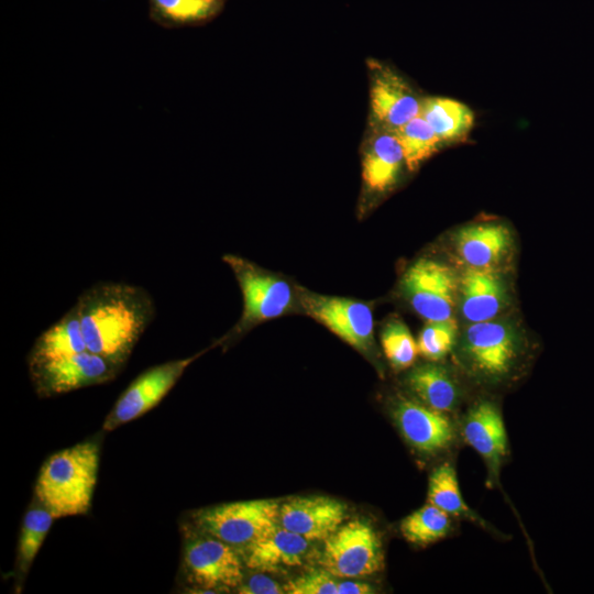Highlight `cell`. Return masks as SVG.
I'll return each instance as SVG.
<instances>
[{
  "mask_svg": "<svg viewBox=\"0 0 594 594\" xmlns=\"http://www.w3.org/2000/svg\"><path fill=\"white\" fill-rule=\"evenodd\" d=\"M237 592L242 594H282L285 593V590L270 576L254 574L243 581Z\"/></svg>",
  "mask_w": 594,
  "mask_h": 594,
  "instance_id": "31",
  "label": "cell"
},
{
  "mask_svg": "<svg viewBox=\"0 0 594 594\" xmlns=\"http://www.w3.org/2000/svg\"><path fill=\"white\" fill-rule=\"evenodd\" d=\"M280 504L273 499L224 503L198 510L197 528L235 549H244L278 524Z\"/></svg>",
  "mask_w": 594,
  "mask_h": 594,
  "instance_id": "5",
  "label": "cell"
},
{
  "mask_svg": "<svg viewBox=\"0 0 594 594\" xmlns=\"http://www.w3.org/2000/svg\"><path fill=\"white\" fill-rule=\"evenodd\" d=\"M222 260L239 284L243 310L238 322L217 344L233 341L265 321L301 312L298 287L288 279L239 255L226 254Z\"/></svg>",
  "mask_w": 594,
  "mask_h": 594,
  "instance_id": "3",
  "label": "cell"
},
{
  "mask_svg": "<svg viewBox=\"0 0 594 594\" xmlns=\"http://www.w3.org/2000/svg\"><path fill=\"white\" fill-rule=\"evenodd\" d=\"M420 116L444 146L465 142L475 123V114L468 105L448 97H424Z\"/></svg>",
  "mask_w": 594,
  "mask_h": 594,
  "instance_id": "21",
  "label": "cell"
},
{
  "mask_svg": "<svg viewBox=\"0 0 594 594\" xmlns=\"http://www.w3.org/2000/svg\"><path fill=\"white\" fill-rule=\"evenodd\" d=\"M406 384L415 399L437 411L449 414L460 406L462 393L458 381L436 362L414 367L406 376Z\"/></svg>",
  "mask_w": 594,
  "mask_h": 594,
  "instance_id": "20",
  "label": "cell"
},
{
  "mask_svg": "<svg viewBox=\"0 0 594 594\" xmlns=\"http://www.w3.org/2000/svg\"><path fill=\"white\" fill-rule=\"evenodd\" d=\"M374 592V587L365 582L354 581L353 579L338 581L337 594H370Z\"/></svg>",
  "mask_w": 594,
  "mask_h": 594,
  "instance_id": "32",
  "label": "cell"
},
{
  "mask_svg": "<svg viewBox=\"0 0 594 594\" xmlns=\"http://www.w3.org/2000/svg\"><path fill=\"white\" fill-rule=\"evenodd\" d=\"M405 155L407 170L416 172L422 163L438 153L443 143L419 114L396 131Z\"/></svg>",
  "mask_w": 594,
  "mask_h": 594,
  "instance_id": "27",
  "label": "cell"
},
{
  "mask_svg": "<svg viewBox=\"0 0 594 594\" xmlns=\"http://www.w3.org/2000/svg\"><path fill=\"white\" fill-rule=\"evenodd\" d=\"M346 505L322 495L294 497L279 506L278 522L309 541L324 540L346 517Z\"/></svg>",
  "mask_w": 594,
  "mask_h": 594,
  "instance_id": "15",
  "label": "cell"
},
{
  "mask_svg": "<svg viewBox=\"0 0 594 594\" xmlns=\"http://www.w3.org/2000/svg\"><path fill=\"white\" fill-rule=\"evenodd\" d=\"M207 350L152 366L136 376L114 403L105 419L102 430L112 431L154 408L174 387L185 370Z\"/></svg>",
  "mask_w": 594,
  "mask_h": 594,
  "instance_id": "11",
  "label": "cell"
},
{
  "mask_svg": "<svg viewBox=\"0 0 594 594\" xmlns=\"http://www.w3.org/2000/svg\"><path fill=\"white\" fill-rule=\"evenodd\" d=\"M458 326L454 319L444 321H426L417 339L419 354L430 361L444 359L454 348Z\"/></svg>",
  "mask_w": 594,
  "mask_h": 594,
  "instance_id": "29",
  "label": "cell"
},
{
  "mask_svg": "<svg viewBox=\"0 0 594 594\" xmlns=\"http://www.w3.org/2000/svg\"><path fill=\"white\" fill-rule=\"evenodd\" d=\"M384 355L396 371L410 367L419 354L417 340L413 337L407 324L400 319H392L380 334Z\"/></svg>",
  "mask_w": 594,
  "mask_h": 594,
  "instance_id": "28",
  "label": "cell"
},
{
  "mask_svg": "<svg viewBox=\"0 0 594 594\" xmlns=\"http://www.w3.org/2000/svg\"><path fill=\"white\" fill-rule=\"evenodd\" d=\"M321 564L337 579H358L382 570V541L373 526L355 518L323 540Z\"/></svg>",
  "mask_w": 594,
  "mask_h": 594,
  "instance_id": "6",
  "label": "cell"
},
{
  "mask_svg": "<svg viewBox=\"0 0 594 594\" xmlns=\"http://www.w3.org/2000/svg\"><path fill=\"white\" fill-rule=\"evenodd\" d=\"M522 342L509 322L488 320L470 323L460 340V358L477 381L501 384L515 373L522 358Z\"/></svg>",
  "mask_w": 594,
  "mask_h": 594,
  "instance_id": "4",
  "label": "cell"
},
{
  "mask_svg": "<svg viewBox=\"0 0 594 594\" xmlns=\"http://www.w3.org/2000/svg\"><path fill=\"white\" fill-rule=\"evenodd\" d=\"M309 540L284 528L279 522L243 549L245 566L261 572L300 565Z\"/></svg>",
  "mask_w": 594,
  "mask_h": 594,
  "instance_id": "19",
  "label": "cell"
},
{
  "mask_svg": "<svg viewBox=\"0 0 594 594\" xmlns=\"http://www.w3.org/2000/svg\"><path fill=\"white\" fill-rule=\"evenodd\" d=\"M184 565L190 582L205 593L238 590L244 581L245 564L238 550L206 534L186 542Z\"/></svg>",
  "mask_w": 594,
  "mask_h": 594,
  "instance_id": "10",
  "label": "cell"
},
{
  "mask_svg": "<svg viewBox=\"0 0 594 594\" xmlns=\"http://www.w3.org/2000/svg\"><path fill=\"white\" fill-rule=\"evenodd\" d=\"M99 457V446L92 441L52 454L36 479V503L55 519L87 514L97 482Z\"/></svg>",
  "mask_w": 594,
  "mask_h": 594,
  "instance_id": "2",
  "label": "cell"
},
{
  "mask_svg": "<svg viewBox=\"0 0 594 594\" xmlns=\"http://www.w3.org/2000/svg\"><path fill=\"white\" fill-rule=\"evenodd\" d=\"M406 168L405 155L395 131L372 125L362 157V179L373 195H384L398 183Z\"/></svg>",
  "mask_w": 594,
  "mask_h": 594,
  "instance_id": "16",
  "label": "cell"
},
{
  "mask_svg": "<svg viewBox=\"0 0 594 594\" xmlns=\"http://www.w3.org/2000/svg\"><path fill=\"white\" fill-rule=\"evenodd\" d=\"M28 364L31 381L40 397H52L109 382L121 370L88 350Z\"/></svg>",
  "mask_w": 594,
  "mask_h": 594,
  "instance_id": "9",
  "label": "cell"
},
{
  "mask_svg": "<svg viewBox=\"0 0 594 594\" xmlns=\"http://www.w3.org/2000/svg\"><path fill=\"white\" fill-rule=\"evenodd\" d=\"M453 243L468 268H496L508 256L513 235L502 222L482 221L460 228Z\"/></svg>",
  "mask_w": 594,
  "mask_h": 594,
  "instance_id": "17",
  "label": "cell"
},
{
  "mask_svg": "<svg viewBox=\"0 0 594 594\" xmlns=\"http://www.w3.org/2000/svg\"><path fill=\"white\" fill-rule=\"evenodd\" d=\"M54 519V516L38 504L25 513L16 552V573L20 581L28 574Z\"/></svg>",
  "mask_w": 594,
  "mask_h": 594,
  "instance_id": "26",
  "label": "cell"
},
{
  "mask_svg": "<svg viewBox=\"0 0 594 594\" xmlns=\"http://www.w3.org/2000/svg\"><path fill=\"white\" fill-rule=\"evenodd\" d=\"M80 317L76 304L35 340L28 363L52 360L86 351Z\"/></svg>",
  "mask_w": 594,
  "mask_h": 594,
  "instance_id": "22",
  "label": "cell"
},
{
  "mask_svg": "<svg viewBox=\"0 0 594 594\" xmlns=\"http://www.w3.org/2000/svg\"><path fill=\"white\" fill-rule=\"evenodd\" d=\"M370 68L372 125L396 132L420 114L424 97L392 67L374 61Z\"/></svg>",
  "mask_w": 594,
  "mask_h": 594,
  "instance_id": "12",
  "label": "cell"
},
{
  "mask_svg": "<svg viewBox=\"0 0 594 594\" xmlns=\"http://www.w3.org/2000/svg\"><path fill=\"white\" fill-rule=\"evenodd\" d=\"M503 277L495 268H468L459 277L460 312L469 323L496 319L507 304Z\"/></svg>",
  "mask_w": 594,
  "mask_h": 594,
  "instance_id": "18",
  "label": "cell"
},
{
  "mask_svg": "<svg viewBox=\"0 0 594 594\" xmlns=\"http://www.w3.org/2000/svg\"><path fill=\"white\" fill-rule=\"evenodd\" d=\"M428 503L439 507L451 517L470 520L491 534L502 536L465 503L457 471L449 462L440 464L432 471L428 483Z\"/></svg>",
  "mask_w": 594,
  "mask_h": 594,
  "instance_id": "23",
  "label": "cell"
},
{
  "mask_svg": "<svg viewBox=\"0 0 594 594\" xmlns=\"http://www.w3.org/2000/svg\"><path fill=\"white\" fill-rule=\"evenodd\" d=\"M226 0H148L150 16L166 29L198 25L213 19Z\"/></svg>",
  "mask_w": 594,
  "mask_h": 594,
  "instance_id": "24",
  "label": "cell"
},
{
  "mask_svg": "<svg viewBox=\"0 0 594 594\" xmlns=\"http://www.w3.org/2000/svg\"><path fill=\"white\" fill-rule=\"evenodd\" d=\"M288 594H337L338 579L323 568L310 570L284 586Z\"/></svg>",
  "mask_w": 594,
  "mask_h": 594,
  "instance_id": "30",
  "label": "cell"
},
{
  "mask_svg": "<svg viewBox=\"0 0 594 594\" xmlns=\"http://www.w3.org/2000/svg\"><path fill=\"white\" fill-rule=\"evenodd\" d=\"M392 416L403 438L421 454L441 453L455 441V427L448 414L417 399L399 397L393 405Z\"/></svg>",
  "mask_w": 594,
  "mask_h": 594,
  "instance_id": "13",
  "label": "cell"
},
{
  "mask_svg": "<svg viewBox=\"0 0 594 594\" xmlns=\"http://www.w3.org/2000/svg\"><path fill=\"white\" fill-rule=\"evenodd\" d=\"M87 350L122 369L155 317L146 289L117 282H98L75 302Z\"/></svg>",
  "mask_w": 594,
  "mask_h": 594,
  "instance_id": "1",
  "label": "cell"
},
{
  "mask_svg": "<svg viewBox=\"0 0 594 594\" xmlns=\"http://www.w3.org/2000/svg\"><path fill=\"white\" fill-rule=\"evenodd\" d=\"M300 310L311 317L356 351L370 355L374 351L373 310L362 300L329 296L298 287Z\"/></svg>",
  "mask_w": 594,
  "mask_h": 594,
  "instance_id": "7",
  "label": "cell"
},
{
  "mask_svg": "<svg viewBox=\"0 0 594 594\" xmlns=\"http://www.w3.org/2000/svg\"><path fill=\"white\" fill-rule=\"evenodd\" d=\"M452 527L451 516L427 503L406 516L399 526L403 537L410 543L428 546L448 536Z\"/></svg>",
  "mask_w": 594,
  "mask_h": 594,
  "instance_id": "25",
  "label": "cell"
},
{
  "mask_svg": "<svg viewBox=\"0 0 594 594\" xmlns=\"http://www.w3.org/2000/svg\"><path fill=\"white\" fill-rule=\"evenodd\" d=\"M399 286L403 297L426 321L454 319L459 278L447 264L420 257L404 272Z\"/></svg>",
  "mask_w": 594,
  "mask_h": 594,
  "instance_id": "8",
  "label": "cell"
},
{
  "mask_svg": "<svg viewBox=\"0 0 594 594\" xmlns=\"http://www.w3.org/2000/svg\"><path fill=\"white\" fill-rule=\"evenodd\" d=\"M461 431L464 440L484 460L487 466V485L499 484V472L508 454V439L504 419L496 404L481 400L463 418Z\"/></svg>",
  "mask_w": 594,
  "mask_h": 594,
  "instance_id": "14",
  "label": "cell"
}]
</instances>
